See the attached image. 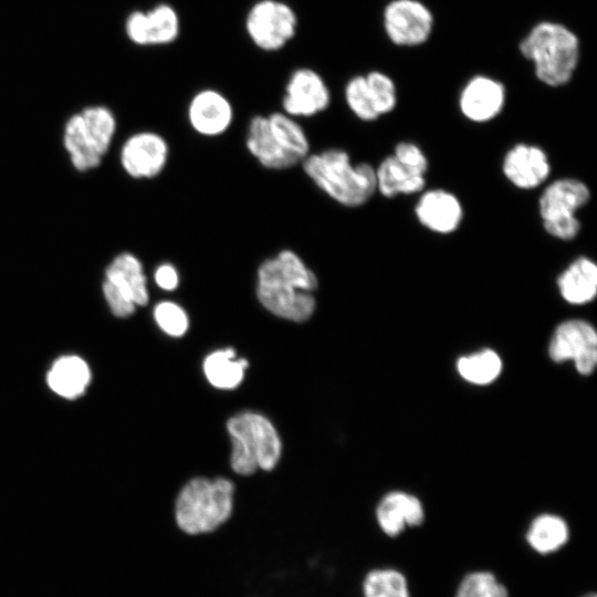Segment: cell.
Wrapping results in <instances>:
<instances>
[{
	"label": "cell",
	"mask_w": 597,
	"mask_h": 597,
	"mask_svg": "<svg viewBox=\"0 0 597 597\" xmlns=\"http://www.w3.org/2000/svg\"><path fill=\"white\" fill-rule=\"evenodd\" d=\"M317 287L315 272L290 249L263 260L256 269L258 301L266 311L287 321L301 323L314 314Z\"/></svg>",
	"instance_id": "cell-1"
},
{
	"label": "cell",
	"mask_w": 597,
	"mask_h": 597,
	"mask_svg": "<svg viewBox=\"0 0 597 597\" xmlns=\"http://www.w3.org/2000/svg\"><path fill=\"white\" fill-rule=\"evenodd\" d=\"M301 165L313 184L342 206H363L377 191L375 167L368 163L353 164L344 149L308 154Z\"/></svg>",
	"instance_id": "cell-2"
},
{
	"label": "cell",
	"mask_w": 597,
	"mask_h": 597,
	"mask_svg": "<svg viewBox=\"0 0 597 597\" xmlns=\"http://www.w3.org/2000/svg\"><path fill=\"white\" fill-rule=\"evenodd\" d=\"M519 49L532 62L536 77L551 87L563 86L573 78L580 56L578 36L555 21L533 25Z\"/></svg>",
	"instance_id": "cell-3"
},
{
	"label": "cell",
	"mask_w": 597,
	"mask_h": 597,
	"mask_svg": "<svg viewBox=\"0 0 597 597\" xmlns=\"http://www.w3.org/2000/svg\"><path fill=\"white\" fill-rule=\"evenodd\" d=\"M233 483L224 478H195L180 491L175 506L178 527L196 536L223 525L233 510Z\"/></svg>",
	"instance_id": "cell-4"
},
{
	"label": "cell",
	"mask_w": 597,
	"mask_h": 597,
	"mask_svg": "<svg viewBox=\"0 0 597 597\" xmlns=\"http://www.w3.org/2000/svg\"><path fill=\"white\" fill-rule=\"evenodd\" d=\"M227 429L232 442L230 464L242 475L258 469L272 470L281 457V440L272 422L263 415L247 411L230 418Z\"/></svg>",
	"instance_id": "cell-5"
},
{
	"label": "cell",
	"mask_w": 597,
	"mask_h": 597,
	"mask_svg": "<svg viewBox=\"0 0 597 597\" xmlns=\"http://www.w3.org/2000/svg\"><path fill=\"white\" fill-rule=\"evenodd\" d=\"M115 128V117L104 106H90L72 115L65 124L63 142L73 166L80 171L97 167Z\"/></svg>",
	"instance_id": "cell-6"
},
{
	"label": "cell",
	"mask_w": 597,
	"mask_h": 597,
	"mask_svg": "<svg viewBox=\"0 0 597 597\" xmlns=\"http://www.w3.org/2000/svg\"><path fill=\"white\" fill-rule=\"evenodd\" d=\"M589 198L588 186L577 178H559L547 185L538 200L544 230L558 240L575 239L580 231L576 213Z\"/></svg>",
	"instance_id": "cell-7"
},
{
	"label": "cell",
	"mask_w": 597,
	"mask_h": 597,
	"mask_svg": "<svg viewBox=\"0 0 597 597\" xmlns=\"http://www.w3.org/2000/svg\"><path fill=\"white\" fill-rule=\"evenodd\" d=\"M243 27L258 50L274 53L286 48L296 36L298 15L284 0H256L247 10Z\"/></svg>",
	"instance_id": "cell-8"
},
{
	"label": "cell",
	"mask_w": 597,
	"mask_h": 597,
	"mask_svg": "<svg viewBox=\"0 0 597 597\" xmlns=\"http://www.w3.org/2000/svg\"><path fill=\"white\" fill-rule=\"evenodd\" d=\"M548 354L557 363L573 360L578 373L590 374L597 363V333L594 326L580 318L562 322L552 335Z\"/></svg>",
	"instance_id": "cell-9"
},
{
	"label": "cell",
	"mask_w": 597,
	"mask_h": 597,
	"mask_svg": "<svg viewBox=\"0 0 597 597\" xmlns=\"http://www.w3.org/2000/svg\"><path fill=\"white\" fill-rule=\"evenodd\" d=\"M332 94L323 75L310 66L295 67L287 76L282 96V112L298 118L325 112Z\"/></svg>",
	"instance_id": "cell-10"
},
{
	"label": "cell",
	"mask_w": 597,
	"mask_h": 597,
	"mask_svg": "<svg viewBox=\"0 0 597 597\" xmlns=\"http://www.w3.org/2000/svg\"><path fill=\"white\" fill-rule=\"evenodd\" d=\"M387 38L399 46H417L428 41L433 14L420 0H391L383 11Z\"/></svg>",
	"instance_id": "cell-11"
},
{
	"label": "cell",
	"mask_w": 597,
	"mask_h": 597,
	"mask_svg": "<svg viewBox=\"0 0 597 597\" xmlns=\"http://www.w3.org/2000/svg\"><path fill=\"white\" fill-rule=\"evenodd\" d=\"M187 119L198 135L218 137L224 134L233 123V105L221 91L203 87L190 97L187 105Z\"/></svg>",
	"instance_id": "cell-12"
},
{
	"label": "cell",
	"mask_w": 597,
	"mask_h": 597,
	"mask_svg": "<svg viewBox=\"0 0 597 597\" xmlns=\"http://www.w3.org/2000/svg\"><path fill=\"white\" fill-rule=\"evenodd\" d=\"M168 154V144L161 135L140 132L125 142L121 161L133 178H154L165 169Z\"/></svg>",
	"instance_id": "cell-13"
},
{
	"label": "cell",
	"mask_w": 597,
	"mask_h": 597,
	"mask_svg": "<svg viewBox=\"0 0 597 597\" xmlns=\"http://www.w3.org/2000/svg\"><path fill=\"white\" fill-rule=\"evenodd\" d=\"M506 98L502 82L488 75L471 77L459 95L462 115L473 123H488L502 112Z\"/></svg>",
	"instance_id": "cell-14"
},
{
	"label": "cell",
	"mask_w": 597,
	"mask_h": 597,
	"mask_svg": "<svg viewBox=\"0 0 597 597\" xmlns=\"http://www.w3.org/2000/svg\"><path fill=\"white\" fill-rule=\"evenodd\" d=\"M502 171L514 187L530 190L537 188L548 178L551 164L543 148L519 143L506 151Z\"/></svg>",
	"instance_id": "cell-15"
},
{
	"label": "cell",
	"mask_w": 597,
	"mask_h": 597,
	"mask_svg": "<svg viewBox=\"0 0 597 597\" xmlns=\"http://www.w3.org/2000/svg\"><path fill=\"white\" fill-rule=\"evenodd\" d=\"M419 223L431 232H454L463 219V207L459 198L444 189H430L421 193L415 207Z\"/></svg>",
	"instance_id": "cell-16"
},
{
	"label": "cell",
	"mask_w": 597,
	"mask_h": 597,
	"mask_svg": "<svg viewBox=\"0 0 597 597\" xmlns=\"http://www.w3.org/2000/svg\"><path fill=\"white\" fill-rule=\"evenodd\" d=\"M248 151L266 169H289L300 164L294 157L285 153L274 139L268 116L256 114L251 117L245 137Z\"/></svg>",
	"instance_id": "cell-17"
},
{
	"label": "cell",
	"mask_w": 597,
	"mask_h": 597,
	"mask_svg": "<svg viewBox=\"0 0 597 597\" xmlns=\"http://www.w3.org/2000/svg\"><path fill=\"white\" fill-rule=\"evenodd\" d=\"M563 300L572 305L591 302L597 294V265L588 256L573 260L556 280Z\"/></svg>",
	"instance_id": "cell-18"
},
{
	"label": "cell",
	"mask_w": 597,
	"mask_h": 597,
	"mask_svg": "<svg viewBox=\"0 0 597 597\" xmlns=\"http://www.w3.org/2000/svg\"><path fill=\"white\" fill-rule=\"evenodd\" d=\"M376 517L385 534L396 536L406 526L419 525L423 521V509L416 496L391 492L379 502Z\"/></svg>",
	"instance_id": "cell-19"
},
{
	"label": "cell",
	"mask_w": 597,
	"mask_h": 597,
	"mask_svg": "<svg viewBox=\"0 0 597 597\" xmlns=\"http://www.w3.org/2000/svg\"><path fill=\"white\" fill-rule=\"evenodd\" d=\"M106 281L112 283L136 306H144L149 301L147 279L143 264L132 253L117 255L106 269Z\"/></svg>",
	"instance_id": "cell-20"
},
{
	"label": "cell",
	"mask_w": 597,
	"mask_h": 597,
	"mask_svg": "<svg viewBox=\"0 0 597 597\" xmlns=\"http://www.w3.org/2000/svg\"><path fill=\"white\" fill-rule=\"evenodd\" d=\"M375 171L376 190L386 198L417 193L426 186L425 176L408 169L392 155L384 158Z\"/></svg>",
	"instance_id": "cell-21"
},
{
	"label": "cell",
	"mask_w": 597,
	"mask_h": 597,
	"mask_svg": "<svg viewBox=\"0 0 597 597\" xmlns=\"http://www.w3.org/2000/svg\"><path fill=\"white\" fill-rule=\"evenodd\" d=\"M90 379L88 366L77 356L59 358L46 377L49 387L55 394L65 398H75L82 395Z\"/></svg>",
	"instance_id": "cell-22"
},
{
	"label": "cell",
	"mask_w": 597,
	"mask_h": 597,
	"mask_svg": "<svg viewBox=\"0 0 597 597\" xmlns=\"http://www.w3.org/2000/svg\"><path fill=\"white\" fill-rule=\"evenodd\" d=\"M181 32V19L176 8L160 2L144 11L145 46H164L175 43Z\"/></svg>",
	"instance_id": "cell-23"
},
{
	"label": "cell",
	"mask_w": 597,
	"mask_h": 597,
	"mask_svg": "<svg viewBox=\"0 0 597 597\" xmlns=\"http://www.w3.org/2000/svg\"><path fill=\"white\" fill-rule=\"evenodd\" d=\"M247 367L248 362L235 359V350L231 347L211 353L203 362L208 381L220 389L235 388L242 381Z\"/></svg>",
	"instance_id": "cell-24"
},
{
	"label": "cell",
	"mask_w": 597,
	"mask_h": 597,
	"mask_svg": "<svg viewBox=\"0 0 597 597\" xmlns=\"http://www.w3.org/2000/svg\"><path fill=\"white\" fill-rule=\"evenodd\" d=\"M268 116L270 130L280 147L298 163L310 154V140L296 118L284 112H273Z\"/></svg>",
	"instance_id": "cell-25"
},
{
	"label": "cell",
	"mask_w": 597,
	"mask_h": 597,
	"mask_svg": "<svg viewBox=\"0 0 597 597\" xmlns=\"http://www.w3.org/2000/svg\"><path fill=\"white\" fill-rule=\"evenodd\" d=\"M568 540V527L563 519L552 514L537 516L531 524L526 541L540 554L561 548Z\"/></svg>",
	"instance_id": "cell-26"
},
{
	"label": "cell",
	"mask_w": 597,
	"mask_h": 597,
	"mask_svg": "<svg viewBox=\"0 0 597 597\" xmlns=\"http://www.w3.org/2000/svg\"><path fill=\"white\" fill-rule=\"evenodd\" d=\"M457 368L467 381L486 385L498 378L502 369V362L494 350L483 349L461 357L457 363Z\"/></svg>",
	"instance_id": "cell-27"
},
{
	"label": "cell",
	"mask_w": 597,
	"mask_h": 597,
	"mask_svg": "<svg viewBox=\"0 0 597 597\" xmlns=\"http://www.w3.org/2000/svg\"><path fill=\"white\" fill-rule=\"evenodd\" d=\"M364 597H409L405 576L390 568L373 569L363 580Z\"/></svg>",
	"instance_id": "cell-28"
},
{
	"label": "cell",
	"mask_w": 597,
	"mask_h": 597,
	"mask_svg": "<svg viewBox=\"0 0 597 597\" xmlns=\"http://www.w3.org/2000/svg\"><path fill=\"white\" fill-rule=\"evenodd\" d=\"M344 98L349 111L363 122H374L379 116L374 107L365 75L349 77L344 87Z\"/></svg>",
	"instance_id": "cell-29"
},
{
	"label": "cell",
	"mask_w": 597,
	"mask_h": 597,
	"mask_svg": "<svg viewBox=\"0 0 597 597\" xmlns=\"http://www.w3.org/2000/svg\"><path fill=\"white\" fill-rule=\"evenodd\" d=\"M365 78L378 116L392 112L397 105V90L394 80L377 70L366 73Z\"/></svg>",
	"instance_id": "cell-30"
},
{
	"label": "cell",
	"mask_w": 597,
	"mask_h": 597,
	"mask_svg": "<svg viewBox=\"0 0 597 597\" xmlns=\"http://www.w3.org/2000/svg\"><path fill=\"white\" fill-rule=\"evenodd\" d=\"M455 597H509V593L490 572H473L461 580Z\"/></svg>",
	"instance_id": "cell-31"
},
{
	"label": "cell",
	"mask_w": 597,
	"mask_h": 597,
	"mask_svg": "<svg viewBox=\"0 0 597 597\" xmlns=\"http://www.w3.org/2000/svg\"><path fill=\"white\" fill-rule=\"evenodd\" d=\"M154 318L159 328L169 336L180 337L189 327L185 308L174 301H160L154 307Z\"/></svg>",
	"instance_id": "cell-32"
},
{
	"label": "cell",
	"mask_w": 597,
	"mask_h": 597,
	"mask_svg": "<svg viewBox=\"0 0 597 597\" xmlns=\"http://www.w3.org/2000/svg\"><path fill=\"white\" fill-rule=\"evenodd\" d=\"M392 156L408 169L425 176L429 163L421 148L411 142H400L395 146Z\"/></svg>",
	"instance_id": "cell-33"
},
{
	"label": "cell",
	"mask_w": 597,
	"mask_h": 597,
	"mask_svg": "<svg viewBox=\"0 0 597 597\" xmlns=\"http://www.w3.org/2000/svg\"><path fill=\"white\" fill-rule=\"evenodd\" d=\"M103 293L115 316L128 317L135 312L136 305L106 280L103 283Z\"/></svg>",
	"instance_id": "cell-34"
},
{
	"label": "cell",
	"mask_w": 597,
	"mask_h": 597,
	"mask_svg": "<svg viewBox=\"0 0 597 597\" xmlns=\"http://www.w3.org/2000/svg\"><path fill=\"white\" fill-rule=\"evenodd\" d=\"M154 280L159 289L171 292L179 286L180 275L174 264L161 263L154 272Z\"/></svg>",
	"instance_id": "cell-35"
},
{
	"label": "cell",
	"mask_w": 597,
	"mask_h": 597,
	"mask_svg": "<svg viewBox=\"0 0 597 597\" xmlns=\"http://www.w3.org/2000/svg\"><path fill=\"white\" fill-rule=\"evenodd\" d=\"M583 597H596V594L595 593H589V594H586L585 596Z\"/></svg>",
	"instance_id": "cell-36"
}]
</instances>
